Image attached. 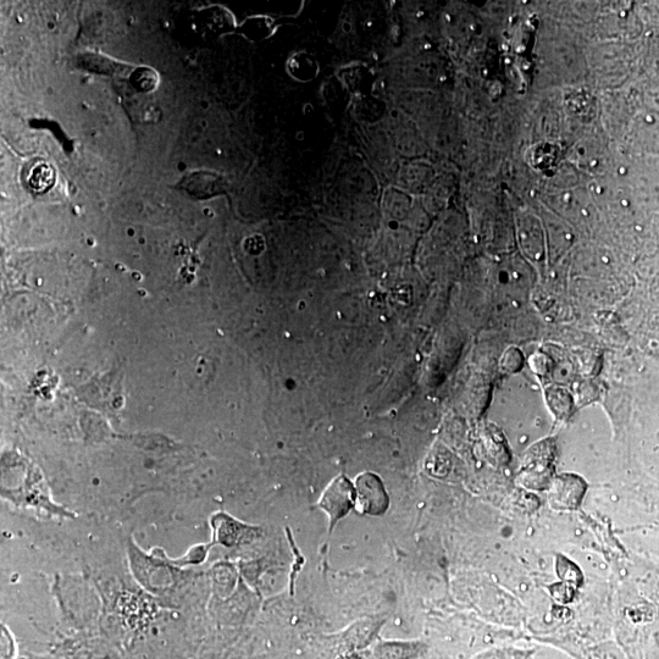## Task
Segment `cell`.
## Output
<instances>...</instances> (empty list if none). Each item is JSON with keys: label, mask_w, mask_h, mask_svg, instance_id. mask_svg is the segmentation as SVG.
I'll use <instances>...</instances> for the list:
<instances>
[{"label": "cell", "mask_w": 659, "mask_h": 659, "mask_svg": "<svg viewBox=\"0 0 659 659\" xmlns=\"http://www.w3.org/2000/svg\"><path fill=\"white\" fill-rule=\"evenodd\" d=\"M553 448L550 443L542 442L531 448L525 457L519 483L526 489L545 490L552 483Z\"/></svg>", "instance_id": "cell-1"}, {"label": "cell", "mask_w": 659, "mask_h": 659, "mask_svg": "<svg viewBox=\"0 0 659 659\" xmlns=\"http://www.w3.org/2000/svg\"><path fill=\"white\" fill-rule=\"evenodd\" d=\"M586 490V483L579 476H557L548 486V502L556 511H578L583 505Z\"/></svg>", "instance_id": "cell-2"}, {"label": "cell", "mask_w": 659, "mask_h": 659, "mask_svg": "<svg viewBox=\"0 0 659 659\" xmlns=\"http://www.w3.org/2000/svg\"><path fill=\"white\" fill-rule=\"evenodd\" d=\"M353 505V489L346 479L340 478L332 484L324 495L321 506L332 519H340Z\"/></svg>", "instance_id": "cell-3"}, {"label": "cell", "mask_w": 659, "mask_h": 659, "mask_svg": "<svg viewBox=\"0 0 659 659\" xmlns=\"http://www.w3.org/2000/svg\"><path fill=\"white\" fill-rule=\"evenodd\" d=\"M357 484L359 501L367 509V512L376 513L379 512V507L385 508L386 495L379 479H376L373 475L365 474L359 478Z\"/></svg>", "instance_id": "cell-4"}, {"label": "cell", "mask_w": 659, "mask_h": 659, "mask_svg": "<svg viewBox=\"0 0 659 659\" xmlns=\"http://www.w3.org/2000/svg\"><path fill=\"white\" fill-rule=\"evenodd\" d=\"M556 568L559 578L563 580V583L573 586H580V584L583 583V577H581L580 570L573 562H570L569 559L563 558L559 555L557 557Z\"/></svg>", "instance_id": "cell-5"}, {"label": "cell", "mask_w": 659, "mask_h": 659, "mask_svg": "<svg viewBox=\"0 0 659 659\" xmlns=\"http://www.w3.org/2000/svg\"><path fill=\"white\" fill-rule=\"evenodd\" d=\"M53 171L47 165L36 166L30 179L32 187L35 190H43L52 184Z\"/></svg>", "instance_id": "cell-6"}, {"label": "cell", "mask_w": 659, "mask_h": 659, "mask_svg": "<svg viewBox=\"0 0 659 659\" xmlns=\"http://www.w3.org/2000/svg\"><path fill=\"white\" fill-rule=\"evenodd\" d=\"M134 82L138 90L151 91L157 85V76L151 70L141 69L136 71Z\"/></svg>", "instance_id": "cell-7"}]
</instances>
